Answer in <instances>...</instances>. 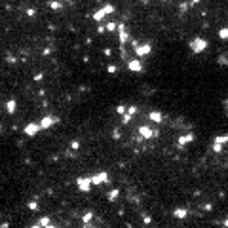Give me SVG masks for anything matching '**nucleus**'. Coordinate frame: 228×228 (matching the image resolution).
I'll return each mask as SVG.
<instances>
[{
    "label": "nucleus",
    "mask_w": 228,
    "mask_h": 228,
    "mask_svg": "<svg viewBox=\"0 0 228 228\" xmlns=\"http://www.w3.org/2000/svg\"><path fill=\"white\" fill-rule=\"evenodd\" d=\"M190 48H192L194 53H201L203 50H207V40L205 38H194L190 42Z\"/></svg>",
    "instance_id": "nucleus-1"
},
{
    "label": "nucleus",
    "mask_w": 228,
    "mask_h": 228,
    "mask_svg": "<svg viewBox=\"0 0 228 228\" xmlns=\"http://www.w3.org/2000/svg\"><path fill=\"white\" fill-rule=\"evenodd\" d=\"M38 131H42V128H40V122H31V124H27L25 128H23V133L25 135H29V137H34V135H38Z\"/></svg>",
    "instance_id": "nucleus-2"
},
{
    "label": "nucleus",
    "mask_w": 228,
    "mask_h": 228,
    "mask_svg": "<svg viewBox=\"0 0 228 228\" xmlns=\"http://www.w3.org/2000/svg\"><path fill=\"white\" fill-rule=\"evenodd\" d=\"M133 51H135L137 57H146V55L152 53V46L150 44H139L137 48H133Z\"/></svg>",
    "instance_id": "nucleus-3"
},
{
    "label": "nucleus",
    "mask_w": 228,
    "mask_h": 228,
    "mask_svg": "<svg viewBox=\"0 0 228 228\" xmlns=\"http://www.w3.org/2000/svg\"><path fill=\"white\" fill-rule=\"evenodd\" d=\"M76 184H78V188H80L82 192H89L93 181H91V177H78L76 179Z\"/></svg>",
    "instance_id": "nucleus-4"
},
{
    "label": "nucleus",
    "mask_w": 228,
    "mask_h": 228,
    "mask_svg": "<svg viewBox=\"0 0 228 228\" xmlns=\"http://www.w3.org/2000/svg\"><path fill=\"white\" fill-rule=\"evenodd\" d=\"M91 181H93V184L95 186H101V184H105V182L110 181L109 173H105V171H101V173H95V175H91Z\"/></svg>",
    "instance_id": "nucleus-5"
},
{
    "label": "nucleus",
    "mask_w": 228,
    "mask_h": 228,
    "mask_svg": "<svg viewBox=\"0 0 228 228\" xmlns=\"http://www.w3.org/2000/svg\"><path fill=\"white\" fill-rule=\"evenodd\" d=\"M118 40H120V44H122V46H126L128 42H131V38H129V34H128V31H126V25H124V23H120V25H118Z\"/></svg>",
    "instance_id": "nucleus-6"
},
{
    "label": "nucleus",
    "mask_w": 228,
    "mask_h": 228,
    "mask_svg": "<svg viewBox=\"0 0 228 228\" xmlns=\"http://www.w3.org/2000/svg\"><path fill=\"white\" fill-rule=\"evenodd\" d=\"M55 124H57V118H55L53 114H46L44 118L40 120V128L42 129H50L51 126H55Z\"/></svg>",
    "instance_id": "nucleus-7"
},
{
    "label": "nucleus",
    "mask_w": 228,
    "mask_h": 228,
    "mask_svg": "<svg viewBox=\"0 0 228 228\" xmlns=\"http://www.w3.org/2000/svg\"><path fill=\"white\" fill-rule=\"evenodd\" d=\"M139 59H141V57H139ZM139 59H128V61H126V65H128V68L131 70V72H141L143 68H145Z\"/></svg>",
    "instance_id": "nucleus-8"
},
{
    "label": "nucleus",
    "mask_w": 228,
    "mask_h": 228,
    "mask_svg": "<svg viewBox=\"0 0 228 228\" xmlns=\"http://www.w3.org/2000/svg\"><path fill=\"white\" fill-rule=\"evenodd\" d=\"M139 135L143 137V139H152V137H156V129L148 128V126H139Z\"/></svg>",
    "instance_id": "nucleus-9"
},
{
    "label": "nucleus",
    "mask_w": 228,
    "mask_h": 228,
    "mask_svg": "<svg viewBox=\"0 0 228 228\" xmlns=\"http://www.w3.org/2000/svg\"><path fill=\"white\" fill-rule=\"evenodd\" d=\"M192 141H194V135H192V133H184V135H181L177 139V145L179 146H186V145H190Z\"/></svg>",
    "instance_id": "nucleus-10"
},
{
    "label": "nucleus",
    "mask_w": 228,
    "mask_h": 228,
    "mask_svg": "<svg viewBox=\"0 0 228 228\" xmlns=\"http://www.w3.org/2000/svg\"><path fill=\"white\" fill-rule=\"evenodd\" d=\"M105 15H106V12H105V8H99V10H95L93 12V21L95 23H105Z\"/></svg>",
    "instance_id": "nucleus-11"
},
{
    "label": "nucleus",
    "mask_w": 228,
    "mask_h": 228,
    "mask_svg": "<svg viewBox=\"0 0 228 228\" xmlns=\"http://www.w3.org/2000/svg\"><path fill=\"white\" fill-rule=\"evenodd\" d=\"M186 215H188V209H184V207H175V209H173V217H175V219H181L182 220Z\"/></svg>",
    "instance_id": "nucleus-12"
},
{
    "label": "nucleus",
    "mask_w": 228,
    "mask_h": 228,
    "mask_svg": "<svg viewBox=\"0 0 228 228\" xmlns=\"http://www.w3.org/2000/svg\"><path fill=\"white\" fill-rule=\"evenodd\" d=\"M15 109H17V103H15V99H8V101H6V112H8V114H14Z\"/></svg>",
    "instance_id": "nucleus-13"
},
{
    "label": "nucleus",
    "mask_w": 228,
    "mask_h": 228,
    "mask_svg": "<svg viewBox=\"0 0 228 228\" xmlns=\"http://www.w3.org/2000/svg\"><path fill=\"white\" fill-rule=\"evenodd\" d=\"M148 118H150L152 122L160 124V122H162V120H164V114H160L158 110H152V112H148Z\"/></svg>",
    "instance_id": "nucleus-14"
},
{
    "label": "nucleus",
    "mask_w": 228,
    "mask_h": 228,
    "mask_svg": "<svg viewBox=\"0 0 228 228\" xmlns=\"http://www.w3.org/2000/svg\"><path fill=\"white\" fill-rule=\"evenodd\" d=\"M34 226H53V224H51L50 217H40V219L34 223Z\"/></svg>",
    "instance_id": "nucleus-15"
},
{
    "label": "nucleus",
    "mask_w": 228,
    "mask_h": 228,
    "mask_svg": "<svg viewBox=\"0 0 228 228\" xmlns=\"http://www.w3.org/2000/svg\"><path fill=\"white\" fill-rule=\"evenodd\" d=\"M213 143H215V145H220V146H224V145L228 143V135H217V137L213 139Z\"/></svg>",
    "instance_id": "nucleus-16"
},
{
    "label": "nucleus",
    "mask_w": 228,
    "mask_h": 228,
    "mask_svg": "<svg viewBox=\"0 0 228 228\" xmlns=\"http://www.w3.org/2000/svg\"><path fill=\"white\" fill-rule=\"evenodd\" d=\"M105 25H106V31L114 32V31H118V25H120V23H116V21H109V23H105Z\"/></svg>",
    "instance_id": "nucleus-17"
},
{
    "label": "nucleus",
    "mask_w": 228,
    "mask_h": 228,
    "mask_svg": "<svg viewBox=\"0 0 228 228\" xmlns=\"http://www.w3.org/2000/svg\"><path fill=\"white\" fill-rule=\"evenodd\" d=\"M118 196H120V190H118V188H112V190L109 192V201H114Z\"/></svg>",
    "instance_id": "nucleus-18"
},
{
    "label": "nucleus",
    "mask_w": 228,
    "mask_h": 228,
    "mask_svg": "<svg viewBox=\"0 0 228 228\" xmlns=\"http://www.w3.org/2000/svg\"><path fill=\"white\" fill-rule=\"evenodd\" d=\"M219 38L220 40H228V27L219 29Z\"/></svg>",
    "instance_id": "nucleus-19"
},
{
    "label": "nucleus",
    "mask_w": 228,
    "mask_h": 228,
    "mask_svg": "<svg viewBox=\"0 0 228 228\" xmlns=\"http://www.w3.org/2000/svg\"><path fill=\"white\" fill-rule=\"evenodd\" d=\"M91 219H93V213H91V211H87V213L82 215V223H84V224H87Z\"/></svg>",
    "instance_id": "nucleus-20"
},
{
    "label": "nucleus",
    "mask_w": 228,
    "mask_h": 228,
    "mask_svg": "<svg viewBox=\"0 0 228 228\" xmlns=\"http://www.w3.org/2000/svg\"><path fill=\"white\" fill-rule=\"evenodd\" d=\"M27 207H29L31 211H36L38 207H40V205H38V201H34V200H32V201H29V203H27Z\"/></svg>",
    "instance_id": "nucleus-21"
},
{
    "label": "nucleus",
    "mask_w": 228,
    "mask_h": 228,
    "mask_svg": "<svg viewBox=\"0 0 228 228\" xmlns=\"http://www.w3.org/2000/svg\"><path fill=\"white\" fill-rule=\"evenodd\" d=\"M188 8H192V2H182V4L179 6V10H181V12H186Z\"/></svg>",
    "instance_id": "nucleus-22"
},
{
    "label": "nucleus",
    "mask_w": 228,
    "mask_h": 228,
    "mask_svg": "<svg viewBox=\"0 0 228 228\" xmlns=\"http://www.w3.org/2000/svg\"><path fill=\"white\" fill-rule=\"evenodd\" d=\"M50 8H51V10H61V2H57V0H51V2H50Z\"/></svg>",
    "instance_id": "nucleus-23"
},
{
    "label": "nucleus",
    "mask_w": 228,
    "mask_h": 228,
    "mask_svg": "<svg viewBox=\"0 0 228 228\" xmlns=\"http://www.w3.org/2000/svg\"><path fill=\"white\" fill-rule=\"evenodd\" d=\"M103 8H105L106 15H109V14H114V6H112V4H105V6H103Z\"/></svg>",
    "instance_id": "nucleus-24"
},
{
    "label": "nucleus",
    "mask_w": 228,
    "mask_h": 228,
    "mask_svg": "<svg viewBox=\"0 0 228 228\" xmlns=\"http://www.w3.org/2000/svg\"><path fill=\"white\" fill-rule=\"evenodd\" d=\"M126 110H128V106H124V105L116 106V114H126Z\"/></svg>",
    "instance_id": "nucleus-25"
},
{
    "label": "nucleus",
    "mask_w": 228,
    "mask_h": 228,
    "mask_svg": "<svg viewBox=\"0 0 228 228\" xmlns=\"http://www.w3.org/2000/svg\"><path fill=\"white\" fill-rule=\"evenodd\" d=\"M106 70H109L110 74H116V72H118V67H116V65H109V67H106Z\"/></svg>",
    "instance_id": "nucleus-26"
},
{
    "label": "nucleus",
    "mask_w": 228,
    "mask_h": 228,
    "mask_svg": "<svg viewBox=\"0 0 228 228\" xmlns=\"http://www.w3.org/2000/svg\"><path fill=\"white\" fill-rule=\"evenodd\" d=\"M70 148H72V150H78V148H80V143H78V141H72V143H70Z\"/></svg>",
    "instance_id": "nucleus-27"
},
{
    "label": "nucleus",
    "mask_w": 228,
    "mask_h": 228,
    "mask_svg": "<svg viewBox=\"0 0 228 228\" xmlns=\"http://www.w3.org/2000/svg\"><path fill=\"white\" fill-rule=\"evenodd\" d=\"M105 31H106V25H99V27H97V32H99V34H103Z\"/></svg>",
    "instance_id": "nucleus-28"
},
{
    "label": "nucleus",
    "mask_w": 228,
    "mask_h": 228,
    "mask_svg": "<svg viewBox=\"0 0 228 228\" xmlns=\"http://www.w3.org/2000/svg\"><path fill=\"white\" fill-rule=\"evenodd\" d=\"M213 150L215 152H220V150H223V146H220V145H215V143H213Z\"/></svg>",
    "instance_id": "nucleus-29"
},
{
    "label": "nucleus",
    "mask_w": 228,
    "mask_h": 228,
    "mask_svg": "<svg viewBox=\"0 0 228 228\" xmlns=\"http://www.w3.org/2000/svg\"><path fill=\"white\" fill-rule=\"evenodd\" d=\"M143 220H145V224H150L152 223V219L148 217V215H146V217H143Z\"/></svg>",
    "instance_id": "nucleus-30"
},
{
    "label": "nucleus",
    "mask_w": 228,
    "mask_h": 228,
    "mask_svg": "<svg viewBox=\"0 0 228 228\" xmlns=\"http://www.w3.org/2000/svg\"><path fill=\"white\" fill-rule=\"evenodd\" d=\"M112 137L114 139H120V131H112Z\"/></svg>",
    "instance_id": "nucleus-31"
},
{
    "label": "nucleus",
    "mask_w": 228,
    "mask_h": 228,
    "mask_svg": "<svg viewBox=\"0 0 228 228\" xmlns=\"http://www.w3.org/2000/svg\"><path fill=\"white\" fill-rule=\"evenodd\" d=\"M223 224H224V226H228V219H226V220H224V223H223Z\"/></svg>",
    "instance_id": "nucleus-32"
},
{
    "label": "nucleus",
    "mask_w": 228,
    "mask_h": 228,
    "mask_svg": "<svg viewBox=\"0 0 228 228\" xmlns=\"http://www.w3.org/2000/svg\"><path fill=\"white\" fill-rule=\"evenodd\" d=\"M190 2H192V4H196V2H200V0H190Z\"/></svg>",
    "instance_id": "nucleus-33"
},
{
    "label": "nucleus",
    "mask_w": 228,
    "mask_h": 228,
    "mask_svg": "<svg viewBox=\"0 0 228 228\" xmlns=\"http://www.w3.org/2000/svg\"><path fill=\"white\" fill-rule=\"evenodd\" d=\"M162 2H165V0H162Z\"/></svg>",
    "instance_id": "nucleus-34"
},
{
    "label": "nucleus",
    "mask_w": 228,
    "mask_h": 228,
    "mask_svg": "<svg viewBox=\"0 0 228 228\" xmlns=\"http://www.w3.org/2000/svg\"><path fill=\"white\" fill-rule=\"evenodd\" d=\"M226 116H228V112H226Z\"/></svg>",
    "instance_id": "nucleus-35"
}]
</instances>
